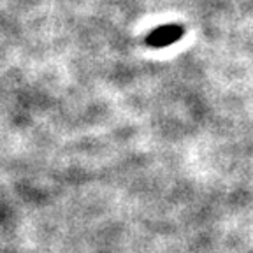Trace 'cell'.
I'll return each mask as SVG.
<instances>
[{
    "instance_id": "6da1fadb",
    "label": "cell",
    "mask_w": 253,
    "mask_h": 253,
    "mask_svg": "<svg viewBox=\"0 0 253 253\" xmlns=\"http://www.w3.org/2000/svg\"><path fill=\"white\" fill-rule=\"evenodd\" d=\"M183 36V28L178 25H166V27H160L148 37V44L155 47H164L169 46V44L176 42L179 37Z\"/></svg>"
}]
</instances>
